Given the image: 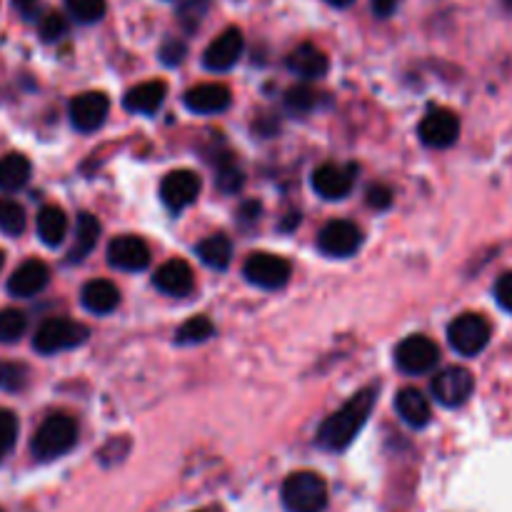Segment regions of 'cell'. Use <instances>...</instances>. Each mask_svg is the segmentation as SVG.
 Here are the masks:
<instances>
[{
    "mask_svg": "<svg viewBox=\"0 0 512 512\" xmlns=\"http://www.w3.org/2000/svg\"><path fill=\"white\" fill-rule=\"evenodd\" d=\"M375 395L378 390L365 388L360 393H355L348 403L340 410H335L318 430V445L325 450H345L358 433L363 430V425L368 423L370 413H373Z\"/></svg>",
    "mask_w": 512,
    "mask_h": 512,
    "instance_id": "1",
    "label": "cell"
},
{
    "mask_svg": "<svg viewBox=\"0 0 512 512\" xmlns=\"http://www.w3.org/2000/svg\"><path fill=\"white\" fill-rule=\"evenodd\" d=\"M75 443H78V423L70 415L55 413L45 418L43 425L35 430L30 453L40 463H50V460H58L65 453H70Z\"/></svg>",
    "mask_w": 512,
    "mask_h": 512,
    "instance_id": "2",
    "label": "cell"
},
{
    "mask_svg": "<svg viewBox=\"0 0 512 512\" xmlns=\"http://www.w3.org/2000/svg\"><path fill=\"white\" fill-rule=\"evenodd\" d=\"M283 505L288 512H323L328 505V483L323 475L300 470L285 478Z\"/></svg>",
    "mask_w": 512,
    "mask_h": 512,
    "instance_id": "3",
    "label": "cell"
},
{
    "mask_svg": "<svg viewBox=\"0 0 512 512\" xmlns=\"http://www.w3.org/2000/svg\"><path fill=\"white\" fill-rule=\"evenodd\" d=\"M88 335V328L83 323H78V320L48 318L35 330L33 348L43 355H55L83 345L88 340Z\"/></svg>",
    "mask_w": 512,
    "mask_h": 512,
    "instance_id": "4",
    "label": "cell"
},
{
    "mask_svg": "<svg viewBox=\"0 0 512 512\" xmlns=\"http://www.w3.org/2000/svg\"><path fill=\"white\" fill-rule=\"evenodd\" d=\"M490 323L478 313H463L455 318L448 328L450 348L465 358H475L483 353L490 343Z\"/></svg>",
    "mask_w": 512,
    "mask_h": 512,
    "instance_id": "5",
    "label": "cell"
},
{
    "mask_svg": "<svg viewBox=\"0 0 512 512\" xmlns=\"http://www.w3.org/2000/svg\"><path fill=\"white\" fill-rule=\"evenodd\" d=\"M243 275L250 285H258L263 290H278L288 285L290 275H293V265L283 255L253 253L245 260Z\"/></svg>",
    "mask_w": 512,
    "mask_h": 512,
    "instance_id": "6",
    "label": "cell"
},
{
    "mask_svg": "<svg viewBox=\"0 0 512 512\" xmlns=\"http://www.w3.org/2000/svg\"><path fill=\"white\" fill-rule=\"evenodd\" d=\"M440 350L428 335H410L395 348V365L408 375H425L438 368Z\"/></svg>",
    "mask_w": 512,
    "mask_h": 512,
    "instance_id": "7",
    "label": "cell"
},
{
    "mask_svg": "<svg viewBox=\"0 0 512 512\" xmlns=\"http://www.w3.org/2000/svg\"><path fill=\"white\" fill-rule=\"evenodd\" d=\"M360 245H363V233L350 220H330L318 233L320 253L328 255V258H350V255L358 253Z\"/></svg>",
    "mask_w": 512,
    "mask_h": 512,
    "instance_id": "8",
    "label": "cell"
},
{
    "mask_svg": "<svg viewBox=\"0 0 512 512\" xmlns=\"http://www.w3.org/2000/svg\"><path fill=\"white\" fill-rule=\"evenodd\" d=\"M473 390V373L465 368H458V365L440 370L433 380V398L440 405H445V408H460V405H465L470 395H473Z\"/></svg>",
    "mask_w": 512,
    "mask_h": 512,
    "instance_id": "9",
    "label": "cell"
},
{
    "mask_svg": "<svg viewBox=\"0 0 512 512\" xmlns=\"http://www.w3.org/2000/svg\"><path fill=\"white\" fill-rule=\"evenodd\" d=\"M200 188H203V183H200L198 173H193V170H173L160 183V198H163L165 208L180 213V210L190 208L198 200Z\"/></svg>",
    "mask_w": 512,
    "mask_h": 512,
    "instance_id": "10",
    "label": "cell"
},
{
    "mask_svg": "<svg viewBox=\"0 0 512 512\" xmlns=\"http://www.w3.org/2000/svg\"><path fill=\"white\" fill-rule=\"evenodd\" d=\"M110 113V100L105 93L98 90H88V93H80L70 100V123L75 125L83 133H93V130L103 128L105 118Z\"/></svg>",
    "mask_w": 512,
    "mask_h": 512,
    "instance_id": "11",
    "label": "cell"
},
{
    "mask_svg": "<svg viewBox=\"0 0 512 512\" xmlns=\"http://www.w3.org/2000/svg\"><path fill=\"white\" fill-rule=\"evenodd\" d=\"M420 140L428 148H450L458 143L460 138V120L453 110L438 108L430 110L423 120H420Z\"/></svg>",
    "mask_w": 512,
    "mask_h": 512,
    "instance_id": "12",
    "label": "cell"
},
{
    "mask_svg": "<svg viewBox=\"0 0 512 512\" xmlns=\"http://www.w3.org/2000/svg\"><path fill=\"white\" fill-rule=\"evenodd\" d=\"M358 170L355 165L325 163L313 173V190L325 200H343L353 190Z\"/></svg>",
    "mask_w": 512,
    "mask_h": 512,
    "instance_id": "13",
    "label": "cell"
},
{
    "mask_svg": "<svg viewBox=\"0 0 512 512\" xmlns=\"http://www.w3.org/2000/svg\"><path fill=\"white\" fill-rule=\"evenodd\" d=\"M108 263L125 273H140L150 263V248L138 235H118L108 245Z\"/></svg>",
    "mask_w": 512,
    "mask_h": 512,
    "instance_id": "14",
    "label": "cell"
},
{
    "mask_svg": "<svg viewBox=\"0 0 512 512\" xmlns=\"http://www.w3.org/2000/svg\"><path fill=\"white\" fill-rule=\"evenodd\" d=\"M245 48V38L238 28H228L213 40V43L205 48L203 53V65L213 73H225V70L233 68L240 60Z\"/></svg>",
    "mask_w": 512,
    "mask_h": 512,
    "instance_id": "15",
    "label": "cell"
},
{
    "mask_svg": "<svg viewBox=\"0 0 512 512\" xmlns=\"http://www.w3.org/2000/svg\"><path fill=\"white\" fill-rule=\"evenodd\" d=\"M183 103L195 115H218L230 108L233 95H230V90L223 83H203L190 88L185 93Z\"/></svg>",
    "mask_w": 512,
    "mask_h": 512,
    "instance_id": "16",
    "label": "cell"
},
{
    "mask_svg": "<svg viewBox=\"0 0 512 512\" xmlns=\"http://www.w3.org/2000/svg\"><path fill=\"white\" fill-rule=\"evenodd\" d=\"M50 280V270L43 260L30 258L23 265H18L13 275L8 278V293L13 298H33L40 290H45Z\"/></svg>",
    "mask_w": 512,
    "mask_h": 512,
    "instance_id": "17",
    "label": "cell"
},
{
    "mask_svg": "<svg viewBox=\"0 0 512 512\" xmlns=\"http://www.w3.org/2000/svg\"><path fill=\"white\" fill-rule=\"evenodd\" d=\"M155 288L170 298H185L195 288V273L185 260H168L158 268L153 278Z\"/></svg>",
    "mask_w": 512,
    "mask_h": 512,
    "instance_id": "18",
    "label": "cell"
},
{
    "mask_svg": "<svg viewBox=\"0 0 512 512\" xmlns=\"http://www.w3.org/2000/svg\"><path fill=\"white\" fill-rule=\"evenodd\" d=\"M165 95H168V85L163 80H145V83L135 85V88L125 93L123 105L128 113L153 115L165 103Z\"/></svg>",
    "mask_w": 512,
    "mask_h": 512,
    "instance_id": "19",
    "label": "cell"
},
{
    "mask_svg": "<svg viewBox=\"0 0 512 512\" xmlns=\"http://www.w3.org/2000/svg\"><path fill=\"white\" fill-rule=\"evenodd\" d=\"M288 68L293 70L298 78L318 80V78H325V73H328L330 68V60L318 45L303 43L288 55Z\"/></svg>",
    "mask_w": 512,
    "mask_h": 512,
    "instance_id": "20",
    "label": "cell"
},
{
    "mask_svg": "<svg viewBox=\"0 0 512 512\" xmlns=\"http://www.w3.org/2000/svg\"><path fill=\"white\" fill-rule=\"evenodd\" d=\"M80 303L88 313L93 315H108L118 308L120 293L110 280H90L83 285V293H80Z\"/></svg>",
    "mask_w": 512,
    "mask_h": 512,
    "instance_id": "21",
    "label": "cell"
},
{
    "mask_svg": "<svg viewBox=\"0 0 512 512\" xmlns=\"http://www.w3.org/2000/svg\"><path fill=\"white\" fill-rule=\"evenodd\" d=\"M395 410H398V415L410 428H425L430 423V418H433L430 400L418 388L400 390L398 398H395Z\"/></svg>",
    "mask_w": 512,
    "mask_h": 512,
    "instance_id": "22",
    "label": "cell"
},
{
    "mask_svg": "<svg viewBox=\"0 0 512 512\" xmlns=\"http://www.w3.org/2000/svg\"><path fill=\"white\" fill-rule=\"evenodd\" d=\"M100 238V223L95 215L90 213H80L78 223H75V238L73 245L68 250V263H83L93 248L98 245Z\"/></svg>",
    "mask_w": 512,
    "mask_h": 512,
    "instance_id": "23",
    "label": "cell"
},
{
    "mask_svg": "<svg viewBox=\"0 0 512 512\" xmlns=\"http://www.w3.org/2000/svg\"><path fill=\"white\" fill-rule=\"evenodd\" d=\"M35 228H38V238L43 240L48 248H58L65 240V235H68V215H65V210L58 208V205H45L38 213Z\"/></svg>",
    "mask_w": 512,
    "mask_h": 512,
    "instance_id": "24",
    "label": "cell"
},
{
    "mask_svg": "<svg viewBox=\"0 0 512 512\" xmlns=\"http://www.w3.org/2000/svg\"><path fill=\"white\" fill-rule=\"evenodd\" d=\"M33 173V165L23 153H8L0 158V190L3 193H15L25 188Z\"/></svg>",
    "mask_w": 512,
    "mask_h": 512,
    "instance_id": "25",
    "label": "cell"
},
{
    "mask_svg": "<svg viewBox=\"0 0 512 512\" xmlns=\"http://www.w3.org/2000/svg\"><path fill=\"white\" fill-rule=\"evenodd\" d=\"M195 253H198V258L203 260L208 268L225 270L230 265V260H233V243H230L225 235H210V238H205L203 243L195 248Z\"/></svg>",
    "mask_w": 512,
    "mask_h": 512,
    "instance_id": "26",
    "label": "cell"
},
{
    "mask_svg": "<svg viewBox=\"0 0 512 512\" xmlns=\"http://www.w3.org/2000/svg\"><path fill=\"white\" fill-rule=\"evenodd\" d=\"M215 333V325L210 323L205 315H195V318L185 320L183 325L178 328V333H175V343L178 345H200L205 343V340L213 338Z\"/></svg>",
    "mask_w": 512,
    "mask_h": 512,
    "instance_id": "27",
    "label": "cell"
},
{
    "mask_svg": "<svg viewBox=\"0 0 512 512\" xmlns=\"http://www.w3.org/2000/svg\"><path fill=\"white\" fill-rule=\"evenodd\" d=\"M28 328V318L23 310L5 308L0 310V343H18Z\"/></svg>",
    "mask_w": 512,
    "mask_h": 512,
    "instance_id": "28",
    "label": "cell"
},
{
    "mask_svg": "<svg viewBox=\"0 0 512 512\" xmlns=\"http://www.w3.org/2000/svg\"><path fill=\"white\" fill-rule=\"evenodd\" d=\"M0 230L5 235H20L25 230V210L15 200L0 198Z\"/></svg>",
    "mask_w": 512,
    "mask_h": 512,
    "instance_id": "29",
    "label": "cell"
},
{
    "mask_svg": "<svg viewBox=\"0 0 512 512\" xmlns=\"http://www.w3.org/2000/svg\"><path fill=\"white\" fill-rule=\"evenodd\" d=\"M65 8L78 23H98L105 15V0H65Z\"/></svg>",
    "mask_w": 512,
    "mask_h": 512,
    "instance_id": "30",
    "label": "cell"
},
{
    "mask_svg": "<svg viewBox=\"0 0 512 512\" xmlns=\"http://www.w3.org/2000/svg\"><path fill=\"white\" fill-rule=\"evenodd\" d=\"M285 105H288L290 113H310L318 105V93H315L310 85H293V88L285 93Z\"/></svg>",
    "mask_w": 512,
    "mask_h": 512,
    "instance_id": "31",
    "label": "cell"
},
{
    "mask_svg": "<svg viewBox=\"0 0 512 512\" xmlns=\"http://www.w3.org/2000/svg\"><path fill=\"white\" fill-rule=\"evenodd\" d=\"M28 383V368L10 360H0V390L5 393H18Z\"/></svg>",
    "mask_w": 512,
    "mask_h": 512,
    "instance_id": "32",
    "label": "cell"
},
{
    "mask_svg": "<svg viewBox=\"0 0 512 512\" xmlns=\"http://www.w3.org/2000/svg\"><path fill=\"white\" fill-rule=\"evenodd\" d=\"M38 33L45 43H58V40H63L68 35V20L60 13H55V10H50V13H45L40 18Z\"/></svg>",
    "mask_w": 512,
    "mask_h": 512,
    "instance_id": "33",
    "label": "cell"
},
{
    "mask_svg": "<svg viewBox=\"0 0 512 512\" xmlns=\"http://www.w3.org/2000/svg\"><path fill=\"white\" fill-rule=\"evenodd\" d=\"M15 438H18V418L10 410H0V460L13 450Z\"/></svg>",
    "mask_w": 512,
    "mask_h": 512,
    "instance_id": "34",
    "label": "cell"
},
{
    "mask_svg": "<svg viewBox=\"0 0 512 512\" xmlns=\"http://www.w3.org/2000/svg\"><path fill=\"white\" fill-rule=\"evenodd\" d=\"M205 10H208V0H188V3L180 8V20H183L185 28L195 30L198 28L200 18L205 15Z\"/></svg>",
    "mask_w": 512,
    "mask_h": 512,
    "instance_id": "35",
    "label": "cell"
},
{
    "mask_svg": "<svg viewBox=\"0 0 512 512\" xmlns=\"http://www.w3.org/2000/svg\"><path fill=\"white\" fill-rule=\"evenodd\" d=\"M218 185L220 190H225V193H235V190L243 185V173H240L238 165L225 163L223 168L218 170Z\"/></svg>",
    "mask_w": 512,
    "mask_h": 512,
    "instance_id": "36",
    "label": "cell"
},
{
    "mask_svg": "<svg viewBox=\"0 0 512 512\" xmlns=\"http://www.w3.org/2000/svg\"><path fill=\"white\" fill-rule=\"evenodd\" d=\"M493 293H495V300H498L500 308L512 313V270H510V273L500 275L498 283H495Z\"/></svg>",
    "mask_w": 512,
    "mask_h": 512,
    "instance_id": "37",
    "label": "cell"
},
{
    "mask_svg": "<svg viewBox=\"0 0 512 512\" xmlns=\"http://www.w3.org/2000/svg\"><path fill=\"white\" fill-rule=\"evenodd\" d=\"M368 205L370 208H378V210H385L393 205V193H390V188H385V185H373V188L368 190Z\"/></svg>",
    "mask_w": 512,
    "mask_h": 512,
    "instance_id": "38",
    "label": "cell"
},
{
    "mask_svg": "<svg viewBox=\"0 0 512 512\" xmlns=\"http://www.w3.org/2000/svg\"><path fill=\"white\" fill-rule=\"evenodd\" d=\"M160 58L165 65H178L185 58V45L180 40H165V45L160 48Z\"/></svg>",
    "mask_w": 512,
    "mask_h": 512,
    "instance_id": "39",
    "label": "cell"
},
{
    "mask_svg": "<svg viewBox=\"0 0 512 512\" xmlns=\"http://www.w3.org/2000/svg\"><path fill=\"white\" fill-rule=\"evenodd\" d=\"M373 10L375 15H380V18H388V15L395 10V0H373Z\"/></svg>",
    "mask_w": 512,
    "mask_h": 512,
    "instance_id": "40",
    "label": "cell"
},
{
    "mask_svg": "<svg viewBox=\"0 0 512 512\" xmlns=\"http://www.w3.org/2000/svg\"><path fill=\"white\" fill-rule=\"evenodd\" d=\"M13 3H15V8H18L23 15H33L35 3H38V0H13Z\"/></svg>",
    "mask_w": 512,
    "mask_h": 512,
    "instance_id": "41",
    "label": "cell"
},
{
    "mask_svg": "<svg viewBox=\"0 0 512 512\" xmlns=\"http://www.w3.org/2000/svg\"><path fill=\"white\" fill-rule=\"evenodd\" d=\"M325 3L335 5V8H348V5L353 3V0H325Z\"/></svg>",
    "mask_w": 512,
    "mask_h": 512,
    "instance_id": "42",
    "label": "cell"
},
{
    "mask_svg": "<svg viewBox=\"0 0 512 512\" xmlns=\"http://www.w3.org/2000/svg\"><path fill=\"white\" fill-rule=\"evenodd\" d=\"M3 260H5V255H3V250H0V270H3Z\"/></svg>",
    "mask_w": 512,
    "mask_h": 512,
    "instance_id": "43",
    "label": "cell"
},
{
    "mask_svg": "<svg viewBox=\"0 0 512 512\" xmlns=\"http://www.w3.org/2000/svg\"><path fill=\"white\" fill-rule=\"evenodd\" d=\"M198 512H220V510H215V508H208V510H198Z\"/></svg>",
    "mask_w": 512,
    "mask_h": 512,
    "instance_id": "44",
    "label": "cell"
},
{
    "mask_svg": "<svg viewBox=\"0 0 512 512\" xmlns=\"http://www.w3.org/2000/svg\"><path fill=\"white\" fill-rule=\"evenodd\" d=\"M505 3H508V5H510V8H512V0H505Z\"/></svg>",
    "mask_w": 512,
    "mask_h": 512,
    "instance_id": "45",
    "label": "cell"
}]
</instances>
